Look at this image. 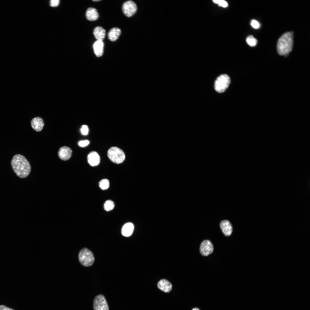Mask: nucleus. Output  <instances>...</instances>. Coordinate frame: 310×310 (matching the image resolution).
Returning a JSON list of instances; mask_svg holds the SVG:
<instances>
[{"instance_id": "f257e3e1", "label": "nucleus", "mask_w": 310, "mask_h": 310, "mask_svg": "<svg viewBox=\"0 0 310 310\" xmlns=\"http://www.w3.org/2000/svg\"><path fill=\"white\" fill-rule=\"evenodd\" d=\"M11 164L13 171L20 178L26 177L31 171V167L29 162L24 156L20 154L14 156Z\"/></svg>"}, {"instance_id": "f03ea898", "label": "nucleus", "mask_w": 310, "mask_h": 310, "mask_svg": "<svg viewBox=\"0 0 310 310\" xmlns=\"http://www.w3.org/2000/svg\"><path fill=\"white\" fill-rule=\"evenodd\" d=\"M293 44V34L288 32L283 34L279 39L277 45L278 53L281 55H287L292 50Z\"/></svg>"}, {"instance_id": "7ed1b4c3", "label": "nucleus", "mask_w": 310, "mask_h": 310, "mask_svg": "<svg viewBox=\"0 0 310 310\" xmlns=\"http://www.w3.org/2000/svg\"><path fill=\"white\" fill-rule=\"evenodd\" d=\"M78 258L80 263L84 267L91 266L94 261V257L92 253L86 248L82 249L79 251Z\"/></svg>"}, {"instance_id": "20e7f679", "label": "nucleus", "mask_w": 310, "mask_h": 310, "mask_svg": "<svg viewBox=\"0 0 310 310\" xmlns=\"http://www.w3.org/2000/svg\"><path fill=\"white\" fill-rule=\"evenodd\" d=\"M107 155L112 162L117 164L123 162L125 159L123 151L117 147H111L108 150Z\"/></svg>"}, {"instance_id": "39448f33", "label": "nucleus", "mask_w": 310, "mask_h": 310, "mask_svg": "<svg viewBox=\"0 0 310 310\" xmlns=\"http://www.w3.org/2000/svg\"><path fill=\"white\" fill-rule=\"evenodd\" d=\"M230 82V78L228 75L223 74L220 75L215 82V90L220 93L224 92L228 87Z\"/></svg>"}, {"instance_id": "423d86ee", "label": "nucleus", "mask_w": 310, "mask_h": 310, "mask_svg": "<svg viewBox=\"0 0 310 310\" xmlns=\"http://www.w3.org/2000/svg\"><path fill=\"white\" fill-rule=\"evenodd\" d=\"M94 310H109V307L104 296L99 294L94 298L93 301Z\"/></svg>"}, {"instance_id": "0eeeda50", "label": "nucleus", "mask_w": 310, "mask_h": 310, "mask_svg": "<svg viewBox=\"0 0 310 310\" xmlns=\"http://www.w3.org/2000/svg\"><path fill=\"white\" fill-rule=\"evenodd\" d=\"M137 6L133 1L129 0L125 2L122 6V10L124 14L127 17H130L136 12Z\"/></svg>"}, {"instance_id": "6e6552de", "label": "nucleus", "mask_w": 310, "mask_h": 310, "mask_svg": "<svg viewBox=\"0 0 310 310\" xmlns=\"http://www.w3.org/2000/svg\"><path fill=\"white\" fill-rule=\"evenodd\" d=\"M214 249L213 245L212 242L209 240H205L200 244L199 251L202 256H207L213 252Z\"/></svg>"}, {"instance_id": "1a4fd4ad", "label": "nucleus", "mask_w": 310, "mask_h": 310, "mask_svg": "<svg viewBox=\"0 0 310 310\" xmlns=\"http://www.w3.org/2000/svg\"><path fill=\"white\" fill-rule=\"evenodd\" d=\"M72 154V151L71 149L66 146H63L60 148L58 153L59 158L64 161L69 160L71 157Z\"/></svg>"}, {"instance_id": "9d476101", "label": "nucleus", "mask_w": 310, "mask_h": 310, "mask_svg": "<svg viewBox=\"0 0 310 310\" xmlns=\"http://www.w3.org/2000/svg\"><path fill=\"white\" fill-rule=\"evenodd\" d=\"M220 226L225 236L228 237L231 235L232 232V227L230 221L226 220H222L220 222Z\"/></svg>"}, {"instance_id": "9b49d317", "label": "nucleus", "mask_w": 310, "mask_h": 310, "mask_svg": "<svg viewBox=\"0 0 310 310\" xmlns=\"http://www.w3.org/2000/svg\"><path fill=\"white\" fill-rule=\"evenodd\" d=\"M157 286L160 290L166 293L169 292L172 288V284L165 279L160 280L157 283Z\"/></svg>"}, {"instance_id": "f8f14e48", "label": "nucleus", "mask_w": 310, "mask_h": 310, "mask_svg": "<svg viewBox=\"0 0 310 310\" xmlns=\"http://www.w3.org/2000/svg\"><path fill=\"white\" fill-rule=\"evenodd\" d=\"M30 123L32 128L36 131H41L44 125V123L43 119L39 117H36L33 118L31 120Z\"/></svg>"}, {"instance_id": "ddd939ff", "label": "nucleus", "mask_w": 310, "mask_h": 310, "mask_svg": "<svg viewBox=\"0 0 310 310\" xmlns=\"http://www.w3.org/2000/svg\"><path fill=\"white\" fill-rule=\"evenodd\" d=\"M87 159L89 164L93 166L98 165L100 161L99 154L95 151L91 152L88 154Z\"/></svg>"}, {"instance_id": "4468645a", "label": "nucleus", "mask_w": 310, "mask_h": 310, "mask_svg": "<svg viewBox=\"0 0 310 310\" xmlns=\"http://www.w3.org/2000/svg\"><path fill=\"white\" fill-rule=\"evenodd\" d=\"M86 16L88 20L90 21H94L98 19L99 15L96 9L92 7H90L88 8L86 11Z\"/></svg>"}, {"instance_id": "2eb2a0df", "label": "nucleus", "mask_w": 310, "mask_h": 310, "mask_svg": "<svg viewBox=\"0 0 310 310\" xmlns=\"http://www.w3.org/2000/svg\"><path fill=\"white\" fill-rule=\"evenodd\" d=\"M93 33L97 40L102 41L105 37L106 31L102 27L98 26L94 29Z\"/></svg>"}, {"instance_id": "dca6fc26", "label": "nucleus", "mask_w": 310, "mask_h": 310, "mask_svg": "<svg viewBox=\"0 0 310 310\" xmlns=\"http://www.w3.org/2000/svg\"><path fill=\"white\" fill-rule=\"evenodd\" d=\"M104 44L102 41L96 40L93 45L94 52L97 57L101 56L103 53Z\"/></svg>"}, {"instance_id": "f3484780", "label": "nucleus", "mask_w": 310, "mask_h": 310, "mask_svg": "<svg viewBox=\"0 0 310 310\" xmlns=\"http://www.w3.org/2000/svg\"><path fill=\"white\" fill-rule=\"evenodd\" d=\"M121 33V29L117 27L111 28L109 31L108 34V39L112 41L117 40Z\"/></svg>"}, {"instance_id": "a211bd4d", "label": "nucleus", "mask_w": 310, "mask_h": 310, "mask_svg": "<svg viewBox=\"0 0 310 310\" xmlns=\"http://www.w3.org/2000/svg\"><path fill=\"white\" fill-rule=\"evenodd\" d=\"M134 228L133 224L131 222L126 223L123 226L121 230L122 235L125 237L131 236L133 231Z\"/></svg>"}, {"instance_id": "6ab92c4d", "label": "nucleus", "mask_w": 310, "mask_h": 310, "mask_svg": "<svg viewBox=\"0 0 310 310\" xmlns=\"http://www.w3.org/2000/svg\"><path fill=\"white\" fill-rule=\"evenodd\" d=\"M115 206V204L113 201L109 200L106 201L104 204V208L107 211L112 210Z\"/></svg>"}, {"instance_id": "aec40b11", "label": "nucleus", "mask_w": 310, "mask_h": 310, "mask_svg": "<svg viewBox=\"0 0 310 310\" xmlns=\"http://www.w3.org/2000/svg\"><path fill=\"white\" fill-rule=\"evenodd\" d=\"M99 186L100 188L103 190L108 189L109 186V182L107 179L101 180L99 183Z\"/></svg>"}, {"instance_id": "412c9836", "label": "nucleus", "mask_w": 310, "mask_h": 310, "mask_svg": "<svg viewBox=\"0 0 310 310\" xmlns=\"http://www.w3.org/2000/svg\"><path fill=\"white\" fill-rule=\"evenodd\" d=\"M246 41L247 44L251 46H254L257 44V41L251 35L248 36L246 38Z\"/></svg>"}, {"instance_id": "4be33fe9", "label": "nucleus", "mask_w": 310, "mask_h": 310, "mask_svg": "<svg viewBox=\"0 0 310 310\" xmlns=\"http://www.w3.org/2000/svg\"><path fill=\"white\" fill-rule=\"evenodd\" d=\"M214 3L217 4L220 6L223 7H226L228 6V3L225 1L222 0H214L213 1Z\"/></svg>"}, {"instance_id": "5701e85b", "label": "nucleus", "mask_w": 310, "mask_h": 310, "mask_svg": "<svg viewBox=\"0 0 310 310\" xmlns=\"http://www.w3.org/2000/svg\"><path fill=\"white\" fill-rule=\"evenodd\" d=\"M82 133L84 135L88 134V128L87 125H84L80 129Z\"/></svg>"}, {"instance_id": "b1692460", "label": "nucleus", "mask_w": 310, "mask_h": 310, "mask_svg": "<svg viewBox=\"0 0 310 310\" xmlns=\"http://www.w3.org/2000/svg\"><path fill=\"white\" fill-rule=\"evenodd\" d=\"M251 24L252 26L255 29H258L259 28L260 26V24L258 22L254 20H251Z\"/></svg>"}, {"instance_id": "393cba45", "label": "nucleus", "mask_w": 310, "mask_h": 310, "mask_svg": "<svg viewBox=\"0 0 310 310\" xmlns=\"http://www.w3.org/2000/svg\"><path fill=\"white\" fill-rule=\"evenodd\" d=\"M59 0H51L50 1V5L52 7H55L59 5Z\"/></svg>"}, {"instance_id": "a878e982", "label": "nucleus", "mask_w": 310, "mask_h": 310, "mask_svg": "<svg viewBox=\"0 0 310 310\" xmlns=\"http://www.w3.org/2000/svg\"><path fill=\"white\" fill-rule=\"evenodd\" d=\"M89 144V142L88 140L81 141L78 143L79 145L82 147H84L87 146Z\"/></svg>"}, {"instance_id": "bb28decb", "label": "nucleus", "mask_w": 310, "mask_h": 310, "mask_svg": "<svg viewBox=\"0 0 310 310\" xmlns=\"http://www.w3.org/2000/svg\"><path fill=\"white\" fill-rule=\"evenodd\" d=\"M0 310H14L4 305H0Z\"/></svg>"}, {"instance_id": "cd10ccee", "label": "nucleus", "mask_w": 310, "mask_h": 310, "mask_svg": "<svg viewBox=\"0 0 310 310\" xmlns=\"http://www.w3.org/2000/svg\"><path fill=\"white\" fill-rule=\"evenodd\" d=\"M191 310H200L198 308L195 307L192 309Z\"/></svg>"}, {"instance_id": "c85d7f7f", "label": "nucleus", "mask_w": 310, "mask_h": 310, "mask_svg": "<svg viewBox=\"0 0 310 310\" xmlns=\"http://www.w3.org/2000/svg\"><path fill=\"white\" fill-rule=\"evenodd\" d=\"M101 1V0H92L93 1H96V2L99 1Z\"/></svg>"}]
</instances>
